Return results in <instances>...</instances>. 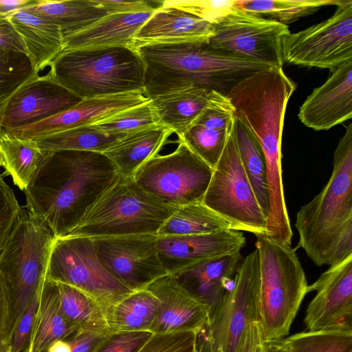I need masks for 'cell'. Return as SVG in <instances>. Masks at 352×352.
I'll return each instance as SVG.
<instances>
[{
  "label": "cell",
  "mask_w": 352,
  "mask_h": 352,
  "mask_svg": "<svg viewBox=\"0 0 352 352\" xmlns=\"http://www.w3.org/2000/svg\"><path fill=\"white\" fill-rule=\"evenodd\" d=\"M210 91L191 86L157 96L151 102L160 124L170 129L179 138L207 104Z\"/></svg>",
  "instance_id": "cell-27"
},
{
  "label": "cell",
  "mask_w": 352,
  "mask_h": 352,
  "mask_svg": "<svg viewBox=\"0 0 352 352\" xmlns=\"http://www.w3.org/2000/svg\"><path fill=\"white\" fill-rule=\"evenodd\" d=\"M256 236L260 260V323L265 340L283 338L308 293L307 281L295 249L265 234Z\"/></svg>",
  "instance_id": "cell-7"
},
{
  "label": "cell",
  "mask_w": 352,
  "mask_h": 352,
  "mask_svg": "<svg viewBox=\"0 0 352 352\" xmlns=\"http://www.w3.org/2000/svg\"><path fill=\"white\" fill-rule=\"evenodd\" d=\"M26 9L57 25L63 38L82 30L107 15L94 0H36Z\"/></svg>",
  "instance_id": "cell-29"
},
{
  "label": "cell",
  "mask_w": 352,
  "mask_h": 352,
  "mask_svg": "<svg viewBox=\"0 0 352 352\" xmlns=\"http://www.w3.org/2000/svg\"><path fill=\"white\" fill-rule=\"evenodd\" d=\"M56 237L50 227L21 207L0 254V274L8 294V334L16 327L34 297L41 292Z\"/></svg>",
  "instance_id": "cell-5"
},
{
  "label": "cell",
  "mask_w": 352,
  "mask_h": 352,
  "mask_svg": "<svg viewBox=\"0 0 352 352\" xmlns=\"http://www.w3.org/2000/svg\"><path fill=\"white\" fill-rule=\"evenodd\" d=\"M0 52H17L26 55L23 41L8 14H0Z\"/></svg>",
  "instance_id": "cell-49"
},
{
  "label": "cell",
  "mask_w": 352,
  "mask_h": 352,
  "mask_svg": "<svg viewBox=\"0 0 352 352\" xmlns=\"http://www.w3.org/2000/svg\"><path fill=\"white\" fill-rule=\"evenodd\" d=\"M265 352H290L285 338L265 340Z\"/></svg>",
  "instance_id": "cell-53"
},
{
  "label": "cell",
  "mask_w": 352,
  "mask_h": 352,
  "mask_svg": "<svg viewBox=\"0 0 352 352\" xmlns=\"http://www.w3.org/2000/svg\"><path fill=\"white\" fill-rule=\"evenodd\" d=\"M260 320V260L255 249L243 258L233 286L197 333V351L234 352L245 329Z\"/></svg>",
  "instance_id": "cell-9"
},
{
  "label": "cell",
  "mask_w": 352,
  "mask_h": 352,
  "mask_svg": "<svg viewBox=\"0 0 352 352\" xmlns=\"http://www.w3.org/2000/svg\"><path fill=\"white\" fill-rule=\"evenodd\" d=\"M177 143L173 152L146 160L133 177L148 194L175 208L203 202L213 171L183 141Z\"/></svg>",
  "instance_id": "cell-12"
},
{
  "label": "cell",
  "mask_w": 352,
  "mask_h": 352,
  "mask_svg": "<svg viewBox=\"0 0 352 352\" xmlns=\"http://www.w3.org/2000/svg\"><path fill=\"white\" fill-rule=\"evenodd\" d=\"M212 25V50L283 67V39L288 25L234 8Z\"/></svg>",
  "instance_id": "cell-14"
},
{
  "label": "cell",
  "mask_w": 352,
  "mask_h": 352,
  "mask_svg": "<svg viewBox=\"0 0 352 352\" xmlns=\"http://www.w3.org/2000/svg\"><path fill=\"white\" fill-rule=\"evenodd\" d=\"M342 0H235L234 8L256 15H266L287 25L320 8L338 6Z\"/></svg>",
  "instance_id": "cell-36"
},
{
  "label": "cell",
  "mask_w": 352,
  "mask_h": 352,
  "mask_svg": "<svg viewBox=\"0 0 352 352\" xmlns=\"http://www.w3.org/2000/svg\"><path fill=\"white\" fill-rule=\"evenodd\" d=\"M144 331H110L92 352H136L151 337Z\"/></svg>",
  "instance_id": "cell-44"
},
{
  "label": "cell",
  "mask_w": 352,
  "mask_h": 352,
  "mask_svg": "<svg viewBox=\"0 0 352 352\" xmlns=\"http://www.w3.org/2000/svg\"><path fill=\"white\" fill-rule=\"evenodd\" d=\"M118 177L103 153L43 152L38 168L23 191L26 208L50 227L56 239L66 236Z\"/></svg>",
  "instance_id": "cell-1"
},
{
  "label": "cell",
  "mask_w": 352,
  "mask_h": 352,
  "mask_svg": "<svg viewBox=\"0 0 352 352\" xmlns=\"http://www.w3.org/2000/svg\"><path fill=\"white\" fill-rule=\"evenodd\" d=\"M8 17L23 41L34 73L39 74L63 51L60 28L26 8L8 14Z\"/></svg>",
  "instance_id": "cell-24"
},
{
  "label": "cell",
  "mask_w": 352,
  "mask_h": 352,
  "mask_svg": "<svg viewBox=\"0 0 352 352\" xmlns=\"http://www.w3.org/2000/svg\"><path fill=\"white\" fill-rule=\"evenodd\" d=\"M0 154L5 173L10 175L14 184L24 191L39 167L43 152L34 140L1 132Z\"/></svg>",
  "instance_id": "cell-32"
},
{
  "label": "cell",
  "mask_w": 352,
  "mask_h": 352,
  "mask_svg": "<svg viewBox=\"0 0 352 352\" xmlns=\"http://www.w3.org/2000/svg\"><path fill=\"white\" fill-rule=\"evenodd\" d=\"M235 0H166L162 7L175 8L214 23L234 8Z\"/></svg>",
  "instance_id": "cell-42"
},
{
  "label": "cell",
  "mask_w": 352,
  "mask_h": 352,
  "mask_svg": "<svg viewBox=\"0 0 352 352\" xmlns=\"http://www.w3.org/2000/svg\"><path fill=\"white\" fill-rule=\"evenodd\" d=\"M302 248L318 266L331 265L352 255V124L333 155L331 175L319 194L296 214Z\"/></svg>",
  "instance_id": "cell-3"
},
{
  "label": "cell",
  "mask_w": 352,
  "mask_h": 352,
  "mask_svg": "<svg viewBox=\"0 0 352 352\" xmlns=\"http://www.w3.org/2000/svg\"><path fill=\"white\" fill-rule=\"evenodd\" d=\"M159 305L148 289L133 292L104 312L108 327L110 331H149Z\"/></svg>",
  "instance_id": "cell-30"
},
{
  "label": "cell",
  "mask_w": 352,
  "mask_h": 352,
  "mask_svg": "<svg viewBox=\"0 0 352 352\" xmlns=\"http://www.w3.org/2000/svg\"><path fill=\"white\" fill-rule=\"evenodd\" d=\"M172 133L170 129L162 125L149 127L124 136L103 153L120 176L133 177L143 163L159 153Z\"/></svg>",
  "instance_id": "cell-26"
},
{
  "label": "cell",
  "mask_w": 352,
  "mask_h": 352,
  "mask_svg": "<svg viewBox=\"0 0 352 352\" xmlns=\"http://www.w3.org/2000/svg\"><path fill=\"white\" fill-rule=\"evenodd\" d=\"M149 100L142 91L83 98L65 111L6 133L21 139L36 140L69 129L91 125L122 110Z\"/></svg>",
  "instance_id": "cell-18"
},
{
  "label": "cell",
  "mask_w": 352,
  "mask_h": 352,
  "mask_svg": "<svg viewBox=\"0 0 352 352\" xmlns=\"http://www.w3.org/2000/svg\"><path fill=\"white\" fill-rule=\"evenodd\" d=\"M243 257L239 252L213 258L172 276L180 286L205 304L209 317L231 289Z\"/></svg>",
  "instance_id": "cell-22"
},
{
  "label": "cell",
  "mask_w": 352,
  "mask_h": 352,
  "mask_svg": "<svg viewBox=\"0 0 352 352\" xmlns=\"http://www.w3.org/2000/svg\"><path fill=\"white\" fill-rule=\"evenodd\" d=\"M21 207L13 190L0 175V254L13 229Z\"/></svg>",
  "instance_id": "cell-45"
},
{
  "label": "cell",
  "mask_w": 352,
  "mask_h": 352,
  "mask_svg": "<svg viewBox=\"0 0 352 352\" xmlns=\"http://www.w3.org/2000/svg\"><path fill=\"white\" fill-rule=\"evenodd\" d=\"M40 294L34 297L16 327L11 342L12 352H24L30 344Z\"/></svg>",
  "instance_id": "cell-47"
},
{
  "label": "cell",
  "mask_w": 352,
  "mask_h": 352,
  "mask_svg": "<svg viewBox=\"0 0 352 352\" xmlns=\"http://www.w3.org/2000/svg\"><path fill=\"white\" fill-rule=\"evenodd\" d=\"M285 340L290 352H352V332L308 331Z\"/></svg>",
  "instance_id": "cell-38"
},
{
  "label": "cell",
  "mask_w": 352,
  "mask_h": 352,
  "mask_svg": "<svg viewBox=\"0 0 352 352\" xmlns=\"http://www.w3.org/2000/svg\"><path fill=\"white\" fill-rule=\"evenodd\" d=\"M176 209L148 194L133 177L119 175L88 208L67 236L94 238L157 234Z\"/></svg>",
  "instance_id": "cell-8"
},
{
  "label": "cell",
  "mask_w": 352,
  "mask_h": 352,
  "mask_svg": "<svg viewBox=\"0 0 352 352\" xmlns=\"http://www.w3.org/2000/svg\"><path fill=\"white\" fill-rule=\"evenodd\" d=\"M153 13L107 14L82 30L63 38V51L113 46L134 49L133 36Z\"/></svg>",
  "instance_id": "cell-25"
},
{
  "label": "cell",
  "mask_w": 352,
  "mask_h": 352,
  "mask_svg": "<svg viewBox=\"0 0 352 352\" xmlns=\"http://www.w3.org/2000/svg\"><path fill=\"white\" fill-rule=\"evenodd\" d=\"M146 289L160 301L149 329L153 334L188 331L198 333L208 323V307L182 288L172 275L157 279Z\"/></svg>",
  "instance_id": "cell-21"
},
{
  "label": "cell",
  "mask_w": 352,
  "mask_h": 352,
  "mask_svg": "<svg viewBox=\"0 0 352 352\" xmlns=\"http://www.w3.org/2000/svg\"><path fill=\"white\" fill-rule=\"evenodd\" d=\"M196 352H200V351H196Z\"/></svg>",
  "instance_id": "cell-55"
},
{
  "label": "cell",
  "mask_w": 352,
  "mask_h": 352,
  "mask_svg": "<svg viewBox=\"0 0 352 352\" xmlns=\"http://www.w3.org/2000/svg\"><path fill=\"white\" fill-rule=\"evenodd\" d=\"M135 50L144 64V93L150 100L191 86L227 96L243 80L270 67L216 51L206 42L152 44Z\"/></svg>",
  "instance_id": "cell-2"
},
{
  "label": "cell",
  "mask_w": 352,
  "mask_h": 352,
  "mask_svg": "<svg viewBox=\"0 0 352 352\" xmlns=\"http://www.w3.org/2000/svg\"><path fill=\"white\" fill-rule=\"evenodd\" d=\"M230 130H217L192 124L178 139L214 168L225 148Z\"/></svg>",
  "instance_id": "cell-39"
},
{
  "label": "cell",
  "mask_w": 352,
  "mask_h": 352,
  "mask_svg": "<svg viewBox=\"0 0 352 352\" xmlns=\"http://www.w3.org/2000/svg\"><path fill=\"white\" fill-rule=\"evenodd\" d=\"M232 130L241 164L267 219L269 196L263 151L249 128L235 118Z\"/></svg>",
  "instance_id": "cell-31"
},
{
  "label": "cell",
  "mask_w": 352,
  "mask_h": 352,
  "mask_svg": "<svg viewBox=\"0 0 352 352\" xmlns=\"http://www.w3.org/2000/svg\"><path fill=\"white\" fill-rule=\"evenodd\" d=\"M284 63L331 72L352 60V0H342L333 14L282 43Z\"/></svg>",
  "instance_id": "cell-13"
},
{
  "label": "cell",
  "mask_w": 352,
  "mask_h": 352,
  "mask_svg": "<svg viewBox=\"0 0 352 352\" xmlns=\"http://www.w3.org/2000/svg\"><path fill=\"white\" fill-rule=\"evenodd\" d=\"M78 330L63 315L57 283L45 279L30 344L24 352H41L54 342Z\"/></svg>",
  "instance_id": "cell-28"
},
{
  "label": "cell",
  "mask_w": 352,
  "mask_h": 352,
  "mask_svg": "<svg viewBox=\"0 0 352 352\" xmlns=\"http://www.w3.org/2000/svg\"><path fill=\"white\" fill-rule=\"evenodd\" d=\"M60 311L78 329L101 334L110 332L104 311L91 297L72 286L57 283Z\"/></svg>",
  "instance_id": "cell-34"
},
{
  "label": "cell",
  "mask_w": 352,
  "mask_h": 352,
  "mask_svg": "<svg viewBox=\"0 0 352 352\" xmlns=\"http://www.w3.org/2000/svg\"><path fill=\"white\" fill-rule=\"evenodd\" d=\"M34 74L25 54L0 52V104L10 93Z\"/></svg>",
  "instance_id": "cell-40"
},
{
  "label": "cell",
  "mask_w": 352,
  "mask_h": 352,
  "mask_svg": "<svg viewBox=\"0 0 352 352\" xmlns=\"http://www.w3.org/2000/svg\"><path fill=\"white\" fill-rule=\"evenodd\" d=\"M296 84L283 67H269L245 78L228 94L234 118L243 122L257 139L264 153L267 182H282L281 138L287 102Z\"/></svg>",
  "instance_id": "cell-4"
},
{
  "label": "cell",
  "mask_w": 352,
  "mask_h": 352,
  "mask_svg": "<svg viewBox=\"0 0 352 352\" xmlns=\"http://www.w3.org/2000/svg\"><path fill=\"white\" fill-rule=\"evenodd\" d=\"M49 72L81 99L144 91L143 60L128 47L64 50L52 61Z\"/></svg>",
  "instance_id": "cell-6"
},
{
  "label": "cell",
  "mask_w": 352,
  "mask_h": 352,
  "mask_svg": "<svg viewBox=\"0 0 352 352\" xmlns=\"http://www.w3.org/2000/svg\"><path fill=\"white\" fill-rule=\"evenodd\" d=\"M124 136L125 135L106 133L93 125H85L34 140L43 152L75 150L104 153Z\"/></svg>",
  "instance_id": "cell-35"
},
{
  "label": "cell",
  "mask_w": 352,
  "mask_h": 352,
  "mask_svg": "<svg viewBox=\"0 0 352 352\" xmlns=\"http://www.w3.org/2000/svg\"><path fill=\"white\" fill-rule=\"evenodd\" d=\"M81 100L54 80L50 72L43 76L34 74L0 104V133L50 118Z\"/></svg>",
  "instance_id": "cell-16"
},
{
  "label": "cell",
  "mask_w": 352,
  "mask_h": 352,
  "mask_svg": "<svg viewBox=\"0 0 352 352\" xmlns=\"http://www.w3.org/2000/svg\"><path fill=\"white\" fill-rule=\"evenodd\" d=\"M105 269L132 292L146 289L167 275L158 254L157 234H140L91 238Z\"/></svg>",
  "instance_id": "cell-15"
},
{
  "label": "cell",
  "mask_w": 352,
  "mask_h": 352,
  "mask_svg": "<svg viewBox=\"0 0 352 352\" xmlns=\"http://www.w3.org/2000/svg\"><path fill=\"white\" fill-rule=\"evenodd\" d=\"M203 203L227 221L232 230L249 232L255 236L266 234L267 217L241 164L232 126L213 168Z\"/></svg>",
  "instance_id": "cell-10"
},
{
  "label": "cell",
  "mask_w": 352,
  "mask_h": 352,
  "mask_svg": "<svg viewBox=\"0 0 352 352\" xmlns=\"http://www.w3.org/2000/svg\"><path fill=\"white\" fill-rule=\"evenodd\" d=\"M107 14L154 12L162 6L163 1L94 0Z\"/></svg>",
  "instance_id": "cell-48"
},
{
  "label": "cell",
  "mask_w": 352,
  "mask_h": 352,
  "mask_svg": "<svg viewBox=\"0 0 352 352\" xmlns=\"http://www.w3.org/2000/svg\"><path fill=\"white\" fill-rule=\"evenodd\" d=\"M8 294L2 276L0 274V352H12V340L8 334Z\"/></svg>",
  "instance_id": "cell-51"
},
{
  "label": "cell",
  "mask_w": 352,
  "mask_h": 352,
  "mask_svg": "<svg viewBox=\"0 0 352 352\" xmlns=\"http://www.w3.org/2000/svg\"><path fill=\"white\" fill-rule=\"evenodd\" d=\"M226 229H232L231 225L203 202H199L177 208L160 228L157 235L190 236Z\"/></svg>",
  "instance_id": "cell-33"
},
{
  "label": "cell",
  "mask_w": 352,
  "mask_h": 352,
  "mask_svg": "<svg viewBox=\"0 0 352 352\" xmlns=\"http://www.w3.org/2000/svg\"><path fill=\"white\" fill-rule=\"evenodd\" d=\"M308 285L316 291L304 320L310 331L334 330L352 332V255L329 265Z\"/></svg>",
  "instance_id": "cell-17"
},
{
  "label": "cell",
  "mask_w": 352,
  "mask_h": 352,
  "mask_svg": "<svg viewBox=\"0 0 352 352\" xmlns=\"http://www.w3.org/2000/svg\"><path fill=\"white\" fill-rule=\"evenodd\" d=\"M234 109L227 96L211 91L207 104L193 124L217 130H230Z\"/></svg>",
  "instance_id": "cell-41"
},
{
  "label": "cell",
  "mask_w": 352,
  "mask_h": 352,
  "mask_svg": "<svg viewBox=\"0 0 352 352\" xmlns=\"http://www.w3.org/2000/svg\"><path fill=\"white\" fill-rule=\"evenodd\" d=\"M245 244L243 234L232 229L197 235L157 236V239L159 257L169 275L205 261L239 252Z\"/></svg>",
  "instance_id": "cell-19"
},
{
  "label": "cell",
  "mask_w": 352,
  "mask_h": 352,
  "mask_svg": "<svg viewBox=\"0 0 352 352\" xmlns=\"http://www.w3.org/2000/svg\"><path fill=\"white\" fill-rule=\"evenodd\" d=\"M0 166H3V160L1 158V154H0Z\"/></svg>",
  "instance_id": "cell-54"
},
{
  "label": "cell",
  "mask_w": 352,
  "mask_h": 352,
  "mask_svg": "<svg viewBox=\"0 0 352 352\" xmlns=\"http://www.w3.org/2000/svg\"><path fill=\"white\" fill-rule=\"evenodd\" d=\"M352 118V60L331 72L300 107L298 118L315 131H327Z\"/></svg>",
  "instance_id": "cell-20"
},
{
  "label": "cell",
  "mask_w": 352,
  "mask_h": 352,
  "mask_svg": "<svg viewBox=\"0 0 352 352\" xmlns=\"http://www.w3.org/2000/svg\"><path fill=\"white\" fill-rule=\"evenodd\" d=\"M91 125L106 133L126 135L160 124L150 100L122 110Z\"/></svg>",
  "instance_id": "cell-37"
},
{
  "label": "cell",
  "mask_w": 352,
  "mask_h": 352,
  "mask_svg": "<svg viewBox=\"0 0 352 352\" xmlns=\"http://www.w3.org/2000/svg\"><path fill=\"white\" fill-rule=\"evenodd\" d=\"M265 337L260 322L245 329L234 352H265Z\"/></svg>",
  "instance_id": "cell-50"
},
{
  "label": "cell",
  "mask_w": 352,
  "mask_h": 352,
  "mask_svg": "<svg viewBox=\"0 0 352 352\" xmlns=\"http://www.w3.org/2000/svg\"><path fill=\"white\" fill-rule=\"evenodd\" d=\"M197 332L153 334L136 352H196Z\"/></svg>",
  "instance_id": "cell-43"
},
{
  "label": "cell",
  "mask_w": 352,
  "mask_h": 352,
  "mask_svg": "<svg viewBox=\"0 0 352 352\" xmlns=\"http://www.w3.org/2000/svg\"><path fill=\"white\" fill-rule=\"evenodd\" d=\"M107 334L78 329L54 342L41 352H92Z\"/></svg>",
  "instance_id": "cell-46"
},
{
  "label": "cell",
  "mask_w": 352,
  "mask_h": 352,
  "mask_svg": "<svg viewBox=\"0 0 352 352\" xmlns=\"http://www.w3.org/2000/svg\"><path fill=\"white\" fill-rule=\"evenodd\" d=\"M212 25L182 10L161 7L135 34L133 48L160 43L206 42Z\"/></svg>",
  "instance_id": "cell-23"
},
{
  "label": "cell",
  "mask_w": 352,
  "mask_h": 352,
  "mask_svg": "<svg viewBox=\"0 0 352 352\" xmlns=\"http://www.w3.org/2000/svg\"><path fill=\"white\" fill-rule=\"evenodd\" d=\"M45 279L82 292L100 305L104 314L133 292L105 269L89 237L67 236L56 239Z\"/></svg>",
  "instance_id": "cell-11"
},
{
  "label": "cell",
  "mask_w": 352,
  "mask_h": 352,
  "mask_svg": "<svg viewBox=\"0 0 352 352\" xmlns=\"http://www.w3.org/2000/svg\"><path fill=\"white\" fill-rule=\"evenodd\" d=\"M36 0H0V14H8L16 10L26 8Z\"/></svg>",
  "instance_id": "cell-52"
}]
</instances>
